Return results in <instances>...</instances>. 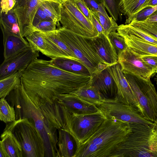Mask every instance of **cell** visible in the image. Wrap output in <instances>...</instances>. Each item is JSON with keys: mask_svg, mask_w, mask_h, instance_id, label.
Masks as SVG:
<instances>
[{"mask_svg": "<svg viewBox=\"0 0 157 157\" xmlns=\"http://www.w3.org/2000/svg\"><path fill=\"white\" fill-rule=\"evenodd\" d=\"M56 100L71 111L79 114L93 113L98 110L95 105L81 100L72 93L59 94Z\"/></svg>", "mask_w": 157, "mask_h": 157, "instance_id": "ac0fdd59", "label": "cell"}, {"mask_svg": "<svg viewBox=\"0 0 157 157\" xmlns=\"http://www.w3.org/2000/svg\"><path fill=\"white\" fill-rule=\"evenodd\" d=\"M57 130L58 149L56 157H74L77 146L73 137L69 132L62 128Z\"/></svg>", "mask_w": 157, "mask_h": 157, "instance_id": "44dd1931", "label": "cell"}, {"mask_svg": "<svg viewBox=\"0 0 157 157\" xmlns=\"http://www.w3.org/2000/svg\"><path fill=\"white\" fill-rule=\"evenodd\" d=\"M21 145L23 157H45L44 143L39 132L27 118L19 119L6 124Z\"/></svg>", "mask_w": 157, "mask_h": 157, "instance_id": "52a82bcc", "label": "cell"}, {"mask_svg": "<svg viewBox=\"0 0 157 157\" xmlns=\"http://www.w3.org/2000/svg\"><path fill=\"white\" fill-rule=\"evenodd\" d=\"M71 93L81 100L94 105L100 102L105 98L96 88L88 83Z\"/></svg>", "mask_w": 157, "mask_h": 157, "instance_id": "d4e9b609", "label": "cell"}, {"mask_svg": "<svg viewBox=\"0 0 157 157\" xmlns=\"http://www.w3.org/2000/svg\"><path fill=\"white\" fill-rule=\"evenodd\" d=\"M111 17L116 21L122 20V15L120 7L121 0H101Z\"/></svg>", "mask_w": 157, "mask_h": 157, "instance_id": "d6a6232c", "label": "cell"}, {"mask_svg": "<svg viewBox=\"0 0 157 157\" xmlns=\"http://www.w3.org/2000/svg\"><path fill=\"white\" fill-rule=\"evenodd\" d=\"M1 138L0 157H23L21 147L10 131L4 130Z\"/></svg>", "mask_w": 157, "mask_h": 157, "instance_id": "ffe728a7", "label": "cell"}, {"mask_svg": "<svg viewBox=\"0 0 157 157\" xmlns=\"http://www.w3.org/2000/svg\"><path fill=\"white\" fill-rule=\"evenodd\" d=\"M53 1H55L56 2H59L62 4L64 2H66V1L68 0H52Z\"/></svg>", "mask_w": 157, "mask_h": 157, "instance_id": "bcb514c9", "label": "cell"}, {"mask_svg": "<svg viewBox=\"0 0 157 157\" xmlns=\"http://www.w3.org/2000/svg\"><path fill=\"white\" fill-rule=\"evenodd\" d=\"M7 96L10 105L15 109L16 120L27 119L39 132L44 144L45 157H56L57 129L49 124L39 109L28 96L21 83Z\"/></svg>", "mask_w": 157, "mask_h": 157, "instance_id": "277c9868", "label": "cell"}, {"mask_svg": "<svg viewBox=\"0 0 157 157\" xmlns=\"http://www.w3.org/2000/svg\"><path fill=\"white\" fill-rule=\"evenodd\" d=\"M129 23L157 39V22L133 20Z\"/></svg>", "mask_w": 157, "mask_h": 157, "instance_id": "836d02e7", "label": "cell"}, {"mask_svg": "<svg viewBox=\"0 0 157 157\" xmlns=\"http://www.w3.org/2000/svg\"><path fill=\"white\" fill-rule=\"evenodd\" d=\"M117 31L121 36H126L157 45V39L130 23L118 26Z\"/></svg>", "mask_w": 157, "mask_h": 157, "instance_id": "cb8c5ba5", "label": "cell"}, {"mask_svg": "<svg viewBox=\"0 0 157 157\" xmlns=\"http://www.w3.org/2000/svg\"><path fill=\"white\" fill-rule=\"evenodd\" d=\"M39 52L30 47L4 60L0 66V80L19 71L24 70L32 62L39 56Z\"/></svg>", "mask_w": 157, "mask_h": 157, "instance_id": "4fadbf2b", "label": "cell"}, {"mask_svg": "<svg viewBox=\"0 0 157 157\" xmlns=\"http://www.w3.org/2000/svg\"><path fill=\"white\" fill-rule=\"evenodd\" d=\"M1 28L3 36L4 59L11 57L30 47L23 37L11 33L2 27Z\"/></svg>", "mask_w": 157, "mask_h": 157, "instance_id": "d6986e66", "label": "cell"}, {"mask_svg": "<svg viewBox=\"0 0 157 157\" xmlns=\"http://www.w3.org/2000/svg\"><path fill=\"white\" fill-rule=\"evenodd\" d=\"M88 84L96 88L105 98H115L117 96V85L107 68L91 75Z\"/></svg>", "mask_w": 157, "mask_h": 157, "instance_id": "2e32d148", "label": "cell"}, {"mask_svg": "<svg viewBox=\"0 0 157 157\" xmlns=\"http://www.w3.org/2000/svg\"><path fill=\"white\" fill-rule=\"evenodd\" d=\"M149 0H121L120 7L122 14L127 19L143 9Z\"/></svg>", "mask_w": 157, "mask_h": 157, "instance_id": "83f0119b", "label": "cell"}, {"mask_svg": "<svg viewBox=\"0 0 157 157\" xmlns=\"http://www.w3.org/2000/svg\"><path fill=\"white\" fill-rule=\"evenodd\" d=\"M95 105L106 118H111L130 124L152 125L154 123L145 119L136 106L120 102L115 98H104Z\"/></svg>", "mask_w": 157, "mask_h": 157, "instance_id": "30bf717a", "label": "cell"}, {"mask_svg": "<svg viewBox=\"0 0 157 157\" xmlns=\"http://www.w3.org/2000/svg\"><path fill=\"white\" fill-rule=\"evenodd\" d=\"M0 119L6 123L16 120V112L14 108L4 98H0Z\"/></svg>", "mask_w": 157, "mask_h": 157, "instance_id": "1f68e13d", "label": "cell"}, {"mask_svg": "<svg viewBox=\"0 0 157 157\" xmlns=\"http://www.w3.org/2000/svg\"><path fill=\"white\" fill-rule=\"evenodd\" d=\"M90 10L93 12H98L101 0H83Z\"/></svg>", "mask_w": 157, "mask_h": 157, "instance_id": "7bdbcfd3", "label": "cell"}, {"mask_svg": "<svg viewBox=\"0 0 157 157\" xmlns=\"http://www.w3.org/2000/svg\"><path fill=\"white\" fill-rule=\"evenodd\" d=\"M144 21L150 22H157V10Z\"/></svg>", "mask_w": 157, "mask_h": 157, "instance_id": "ee69618b", "label": "cell"}, {"mask_svg": "<svg viewBox=\"0 0 157 157\" xmlns=\"http://www.w3.org/2000/svg\"><path fill=\"white\" fill-rule=\"evenodd\" d=\"M157 5V0H149L144 6L143 10L149 7H152Z\"/></svg>", "mask_w": 157, "mask_h": 157, "instance_id": "f6af8a7d", "label": "cell"}, {"mask_svg": "<svg viewBox=\"0 0 157 157\" xmlns=\"http://www.w3.org/2000/svg\"><path fill=\"white\" fill-rule=\"evenodd\" d=\"M0 26L9 32L20 36L21 34L16 15L13 9L6 13L0 12Z\"/></svg>", "mask_w": 157, "mask_h": 157, "instance_id": "4316f807", "label": "cell"}, {"mask_svg": "<svg viewBox=\"0 0 157 157\" xmlns=\"http://www.w3.org/2000/svg\"><path fill=\"white\" fill-rule=\"evenodd\" d=\"M47 1H53L16 0L13 10L17 17L20 34L23 37H25L33 32V22L34 16L43 2Z\"/></svg>", "mask_w": 157, "mask_h": 157, "instance_id": "8fae6325", "label": "cell"}, {"mask_svg": "<svg viewBox=\"0 0 157 157\" xmlns=\"http://www.w3.org/2000/svg\"><path fill=\"white\" fill-rule=\"evenodd\" d=\"M124 74L138 101L142 115L147 120L154 122L157 119V92L150 79L146 80Z\"/></svg>", "mask_w": 157, "mask_h": 157, "instance_id": "ba28073f", "label": "cell"}, {"mask_svg": "<svg viewBox=\"0 0 157 157\" xmlns=\"http://www.w3.org/2000/svg\"><path fill=\"white\" fill-rule=\"evenodd\" d=\"M157 10V5L152 7L145 8L126 19L125 24H129L133 20L138 21H144Z\"/></svg>", "mask_w": 157, "mask_h": 157, "instance_id": "d590c367", "label": "cell"}, {"mask_svg": "<svg viewBox=\"0 0 157 157\" xmlns=\"http://www.w3.org/2000/svg\"><path fill=\"white\" fill-rule=\"evenodd\" d=\"M90 76L62 70L52 60L34 59L22 73L21 84L28 96L38 108L52 104L60 94L72 93L87 84Z\"/></svg>", "mask_w": 157, "mask_h": 157, "instance_id": "6da1fadb", "label": "cell"}, {"mask_svg": "<svg viewBox=\"0 0 157 157\" xmlns=\"http://www.w3.org/2000/svg\"><path fill=\"white\" fill-rule=\"evenodd\" d=\"M16 0H1L0 12L6 13L14 8Z\"/></svg>", "mask_w": 157, "mask_h": 157, "instance_id": "60d3db41", "label": "cell"}, {"mask_svg": "<svg viewBox=\"0 0 157 157\" xmlns=\"http://www.w3.org/2000/svg\"><path fill=\"white\" fill-rule=\"evenodd\" d=\"M59 22L63 27L84 37H93L98 34L92 23L78 8L75 0L62 4Z\"/></svg>", "mask_w": 157, "mask_h": 157, "instance_id": "9c48e42d", "label": "cell"}, {"mask_svg": "<svg viewBox=\"0 0 157 157\" xmlns=\"http://www.w3.org/2000/svg\"><path fill=\"white\" fill-rule=\"evenodd\" d=\"M129 124L132 132L110 157H157V119L152 125Z\"/></svg>", "mask_w": 157, "mask_h": 157, "instance_id": "5b68a950", "label": "cell"}, {"mask_svg": "<svg viewBox=\"0 0 157 157\" xmlns=\"http://www.w3.org/2000/svg\"><path fill=\"white\" fill-rule=\"evenodd\" d=\"M76 6L83 15L92 23V18L90 10L83 0H75Z\"/></svg>", "mask_w": 157, "mask_h": 157, "instance_id": "74e56055", "label": "cell"}, {"mask_svg": "<svg viewBox=\"0 0 157 157\" xmlns=\"http://www.w3.org/2000/svg\"><path fill=\"white\" fill-rule=\"evenodd\" d=\"M62 4L58 2L47 1L43 2L41 5L46 15L52 21L57 24V28L61 26L60 24Z\"/></svg>", "mask_w": 157, "mask_h": 157, "instance_id": "f1b7e54d", "label": "cell"}, {"mask_svg": "<svg viewBox=\"0 0 157 157\" xmlns=\"http://www.w3.org/2000/svg\"><path fill=\"white\" fill-rule=\"evenodd\" d=\"M121 36L124 39L128 47L139 56L148 55L157 56V45L129 36Z\"/></svg>", "mask_w": 157, "mask_h": 157, "instance_id": "7402d4cb", "label": "cell"}, {"mask_svg": "<svg viewBox=\"0 0 157 157\" xmlns=\"http://www.w3.org/2000/svg\"><path fill=\"white\" fill-rule=\"evenodd\" d=\"M57 29L61 39L86 67L90 75L99 72L108 67L98 54L91 37L80 35L61 26Z\"/></svg>", "mask_w": 157, "mask_h": 157, "instance_id": "8992f818", "label": "cell"}, {"mask_svg": "<svg viewBox=\"0 0 157 157\" xmlns=\"http://www.w3.org/2000/svg\"><path fill=\"white\" fill-rule=\"evenodd\" d=\"M57 23L53 21H42L33 27V31L47 33L54 31L57 29Z\"/></svg>", "mask_w": 157, "mask_h": 157, "instance_id": "8d00e7d4", "label": "cell"}, {"mask_svg": "<svg viewBox=\"0 0 157 157\" xmlns=\"http://www.w3.org/2000/svg\"><path fill=\"white\" fill-rule=\"evenodd\" d=\"M132 132L128 122L106 118L90 138L77 147L74 157H110Z\"/></svg>", "mask_w": 157, "mask_h": 157, "instance_id": "3957f363", "label": "cell"}, {"mask_svg": "<svg viewBox=\"0 0 157 157\" xmlns=\"http://www.w3.org/2000/svg\"><path fill=\"white\" fill-rule=\"evenodd\" d=\"M109 38L117 55L128 48L124 39L116 31L110 33Z\"/></svg>", "mask_w": 157, "mask_h": 157, "instance_id": "e575fe53", "label": "cell"}, {"mask_svg": "<svg viewBox=\"0 0 157 157\" xmlns=\"http://www.w3.org/2000/svg\"><path fill=\"white\" fill-rule=\"evenodd\" d=\"M51 60L54 65L62 70L73 73L90 76L87 68L80 61L66 58H58Z\"/></svg>", "mask_w": 157, "mask_h": 157, "instance_id": "603a6c76", "label": "cell"}, {"mask_svg": "<svg viewBox=\"0 0 157 157\" xmlns=\"http://www.w3.org/2000/svg\"><path fill=\"white\" fill-rule=\"evenodd\" d=\"M92 44L98 54L109 66L118 63V56L109 38L105 34L91 37Z\"/></svg>", "mask_w": 157, "mask_h": 157, "instance_id": "e0dca14e", "label": "cell"}, {"mask_svg": "<svg viewBox=\"0 0 157 157\" xmlns=\"http://www.w3.org/2000/svg\"><path fill=\"white\" fill-rule=\"evenodd\" d=\"M103 4V3L101 4L99 11L97 12V14L99 22L105 31V34L109 37L110 33L117 30L118 25L116 21L112 17L109 16Z\"/></svg>", "mask_w": 157, "mask_h": 157, "instance_id": "f546056e", "label": "cell"}, {"mask_svg": "<svg viewBox=\"0 0 157 157\" xmlns=\"http://www.w3.org/2000/svg\"><path fill=\"white\" fill-rule=\"evenodd\" d=\"M107 68L117 87V93L115 98L125 104L135 106L140 111L138 101L122 71L120 64L118 63Z\"/></svg>", "mask_w": 157, "mask_h": 157, "instance_id": "5bb4252c", "label": "cell"}, {"mask_svg": "<svg viewBox=\"0 0 157 157\" xmlns=\"http://www.w3.org/2000/svg\"><path fill=\"white\" fill-rule=\"evenodd\" d=\"M23 71H19L0 80V98H5L21 84Z\"/></svg>", "mask_w": 157, "mask_h": 157, "instance_id": "484cf974", "label": "cell"}, {"mask_svg": "<svg viewBox=\"0 0 157 157\" xmlns=\"http://www.w3.org/2000/svg\"><path fill=\"white\" fill-rule=\"evenodd\" d=\"M30 46L33 50L42 53L46 48V43L43 33L34 31L25 37Z\"/></svg>", "mask_w": 157, "mask_h": 157, "instance_id": "4dcf8cb0", "label": "cell"}, {"mask_svg": "<svg viewBox=\"0 0 157 157\" xmlns=\"http://www.w3.org/2000/svg\"><path fill=\"white\" fill-rule=\"evenodd\" d=\"M43 33L45 38L46 48L42 53L43 54L51 59L66 58L80 61L61 39L57 29L53 31Z\"/></svg>", "mask_w": 157, "mask_h": 157, "instance_id": "9a60e30c", "label": "cell"}, {"mask_svg": "<svg viewBox=\"0 0 157 157\" xmlns=\"http://www.w3.org/2000/svg\"><path fill=\"white\" fill-rule=\"evenodd\" d=\"M156 73H157V71ZM156 84H157V76H156Z\"/></svg>", "mask_w": 157, "mask_h": 157, "instance_id": "7dc6e473", "label": "cell"}, {"mask_svg": "<svg viewBox=\"0 0 157 157\" xmlns=\"http://www.w3.org/2000/svg\"><path fill=\"white\" fill-rule=\"evenodd\" d=\"M140 57L144 62L151 68L154 73L156 72L157 56L148 55Z\"/></svg>", "mask_w": 157, "mask_h": 157, "instance_id": "ab89813d", "label": "cell"}, {"mask_svg": "<svg viewBox=\"0 0 157 157\" xmlns=\"http://www.w3.org/2000/svg\"><path fill=\"white\" fill-rule=\"evenodd\" d=\"M45 116L54 128H62L69 132L77 147L90 138L106 118L99 110L95 113L79 114L71 111L56 100L48 105Z\"/></svg>", "mask_w": 157, "mask_h": 157, "instance_id": "7a4b0ae2", "label": "cell"}, {"mask_svg": "<svg viewBox=\"0 0 157 157\" xmlns=\"http://www.w3.org/2000/svg\"><path fill=\"white\" fill-rule=\"evenodd\" d=\"M45 21L52 20L46 15L40 6L37 10L33 19V28L40 22Z\"/></svg>", "mask_w": 157, "mask_h": 157, "instance_id": "f35d334b", "label": "cell"}, {"mask_svg": "<svg viewBox=\"0 0 157 157\" xmlns=\"http://www.w3.org/2000/svg\"><path fill=\"white\" fill-rule=\"evenodd\" d=\"M92 21V23L98 33V34H105V31L99 22V19L97 14V12H93L91 11Z\"/></svg>", "mask_w": 157, "mask_h": 157, "instance_id": "b9f144b4", "label": "cell"}, {"mask_svg": "<svg viewBox=\"0 0 157 157\" xmlns=\"http://www.w3.org/2000/svg\"><path fill=\"white\" fill-rule=\"evenodd\" d=\"M118 63L123 73L133 75L147 80L154 73L152 69L128 47L118 55Z\"/></svg>", "mask_w": 157, "mask_h": 157, "instance_id": "7c38bea8", "label": "cell"}]
</instances>
